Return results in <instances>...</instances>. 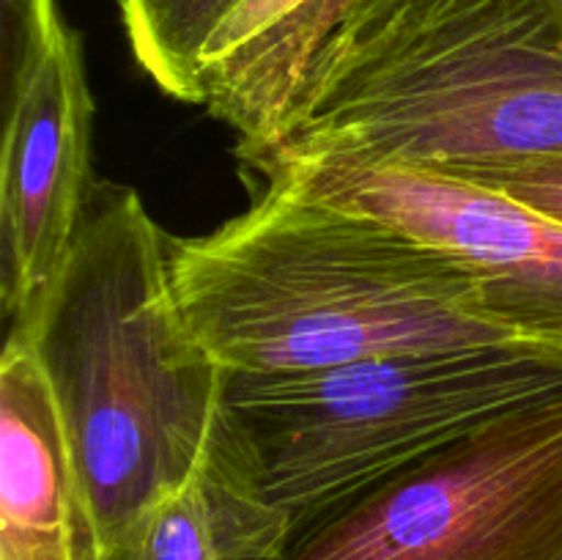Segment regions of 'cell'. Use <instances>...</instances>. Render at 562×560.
Masks as SVG:
<instances>
[{"label":"cell","instance_id":"6da1fadb","mask_svg":"<svg viewBox=\"0 0 562 560\" xmlns=\"http://www.w3.org/2000/svg\"><path fill=\"white\" fill-rule=\"evenodd\" d=\"M258 176L247 212L168 245L181 316L225 373L516 344L453 253L283 173Z\"/></svg>","mask_w":562,"mask_h":560},{"label":"cell","instance_id":"7a4b0ae2","mask_svg":"<svg viewBox=\"0 0 562 560\" xmlns=\"http://www.w3.org/2000/svg\"><path fill=\"white\" fill-rule=\"evenodd\" d=\"M170 236L132 187L93 184L27 340L53 388L91 560L195 478L223 426L228 373L176 302Z\"/></svg>","mask_w":562,"mask_h":560},{"label":"cell","instance_id":"3957f363","mask_svg":"<svg viewBox=\"0 0 562 560\" xmlns=\"http://www.w3.org/2000/svg\"><path fill=\"white\" fill-rule=\"evenodd\" d=\"M543 157H562L552 0H355L278 146L247 165L467 173Z\"/></svg>","mask_w":562,"mask_h":560},{"label":"cell","instance_id":"277c9868","mask_svg":"<svg viewBox=\"0 0 562 560\" xmlns=\"http://www.w3.org/2000/svg\"><path fill=\"white\" fill-rule=\"evenodd\" d=\"M558 390L562 362L519 344L228 373L223 434L296 538L395 472Z\"/></svg>","mask_w":562,"mask_h":560},{"label":"cell","instance_id":"5b68a950","mask_svg":"<svg viewBox=\"0 0 562 560\" xmlns=\"http://www.w3.org/2000/svg\"><path fill=\"white\" fill-rule=\"evenodd\" d=\"M278 560H562V390L395 472Z\"/></svg>","mask_w":562,"mask_h":560},{"label":"cell","instance_id":"8992f818","mask_svg":"<svg viewBox=\"0 0 562 560\" xmlns=\"http://www.w3.org/2000/svg\"><path fill=\"white\" fill-rule=\"evenodd\" d=\"M80 36L58 0H3L0 300L9 333L42 313L97 181Z\"/></svg>","mask_w":562,"mask_h":560},{"label":"cell","instance_id":"52a82bcc","mask_svg":"<svg viewBox=\"0 0 562 560\" xmlns=\"http://www.w3.org/2000/svg\"><path fill=\"white\" fill-rule=\"evenodd\" d=\"M327 201L376 214L453 253L481 307L516 344L562 362V223L477 181L442 170L366 165H263Z\"/></svg>","mask_w":562,"mask_h":560},{"label":"cell","instance_id":"ba28073f","mask_svg":"<svg viewBox=\"0 0 562 560\" xmlns=\"http://www.w3.org/2000/svg\"><path fill=\"white\" fill-rule=\"evenodd\" d=\"M355 0H239L198 58L195 104L239 135L245 163L278 146L313 60Z\"/></svg>","mask_w":562,"mask_h":560},{"label":"cell","instance_id":"9c48e42d","mask_svg":"<svg viewBox=\"0 0 562 560\" xmlns=\"http://www.w3.org/2000/svg\"><path fill=\"white\" fill-rule=\"evenodd\" d=\"M0 560H91L58 404L20 333L0 360Z\"/></svg>","mask_w":562,"mask_h":560},{"label":"cell","instance_id":"30bf717a","mask_svg":"<svg viewBox=\"0 0 562 560\" xmlns=\"http://www.w3.org/2000/svg\"><path fill=\"white\" fill-rule=\"evenodd\" d=\"M291 541V522L261 497L220 426L195 478L102 560H278Z\"/></svg>","mask_w":562,"mask_h":560},{"label":"cell","instance_id":"8fae6325","mask_svg":"<svg viewBox=\"0 0 562 560\" xmlns=\"http://www.w3.org/2000/svg\"><path fill=\"white\" fill-rule=\"evenodd\" d=\"M137 64L170 97L195 102L198 58L239 0H119Z\"/></svg>","mask_w":562,"mask_h":560},{"label":"cell","instance_id":"7c38bea8","mask_svg":"<svg viewBox=\"0 0 562 560\" xmlns=\"http://www.w3.org/2000/svg\"><path fill=\"white\" fill-rule=\"evenodd\" d=\"M453 176L505 192V195L516 198L536 212L549 214L562 223V157L525 159V163L467 170V173Z\"/></svg>","mask_w":562,"mask_h":560},{"label":"cell","instance_id":"4fadbf2b","mask_svg":"<svg viewBox=\"0 0 562 560\" xmlns=\"http://www.w3.org/2000/svg\"><path fill=\"white\" fill-rule=\"evenodd\" d=\"M552 5H554V11H558V16H560V22H562V0H552Z\"/></svg>","mask_w":562,"mask_h":560}]
</instances>
